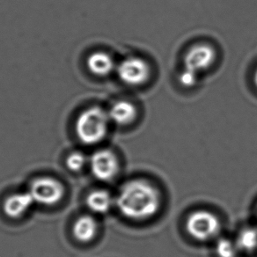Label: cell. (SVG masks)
<instances>
[{
  "label": "cell",
  "instance_id": "1",
  "mask_svg": "<svg viewBox=\"0 0 257 257\" xmlns=\"http://www.w3.org/2000/svg\"><path fill=\"white\" fill-rule=\"evenodd\" d=\"M161 204V194L157 188L142 179L126 182L115 198L121 215L137 221L153 218L157 214Z\"/></svg>",
  "mask_w": 257,
  "mask_h": 257
},
{
  "label": "cell",
  "instance_id": "2",
  "mask_svg": "<svg viewBox=\"0 0 257 257\" xmlns=\"http://www.w3.org/2000/svg\"><path fill=\"white\" fill-rule=\"evenodd\" d=\"M110 122L107 111L99 107H89L77 119L76 134L82 143L95 145L104 140Z\"/></svg>",
  "mask_w": 257,
  "mask_h": 257
},
{
  "label": "cell",
  "instance_id": "3",
  "mask_svg": "<svg viewBox=\"0 0 257 257\" xmlns=\"http://www.w3.org/2000/svg\"><path fill=\"white\" fill-rule=\"evenodd\" d=\"M186 230L193 239L209 241L218 237L221 223L218 217L210 211H194L186 221Z\"/></svg>",
  "mask_w": 257,
  "mask_h": 257
},
{
  "label": "cell",
  "instance_id": "4",
  "mask_svg": "<svg viewBox=\"0 0 257 257\" xmlns=\"http://www.w3.org/2000/svg\"><path fill=\"white\" fill-rule=\"evenodd\" d=\"M29 191L36 204L52 206L64 198L65 189L57 179L40 177L33 181Z\"/></svg>",
  "mask_w": 257,
  "mask_h": 257
},
{
  "label": "cell",
  "instance_id": "5",
  "mask_svg": "<svg viewBox=\"0 0 257 257\" xmlns=\"http://www.w3.org/2000/svg\"><path fill=\"white\" fill-rule=\"evenodd\" d=\"M118 77L128 86L144 85L150 79L151 69L143 58L131 57L121 61L116 67Z\"/></svg>",
  "mask_w": 257,
  "mask_h": 257
},
{
  "label": "cell",
  "instance_id": "6",
  "mask_svg": "<svg viewBox=\"0 0 257 257\" xmlns=\"http://www.w3.org/2000/svg\"><path fill=\"white\" fill-rule=\"evenodd\" d=\"M216 60L214 48L206 43L196 44L186 52L183 57L184 69L199 75L211 68Z\"/></svg>",
  "mask_w": 257,
  "mask_h": 257
},
{
  "label": "cell",
  "instance_id": "7",
  "mask_svg": "<svg viewBox=\"0 0 257 257\" xmlns=\"http://www.w3.org/2000/svg\"><path fill=\"white\" fill-rule=\"evenodd\" d=\"M89 163L93 176L102 182L113 180L117 175L120 168L116 155L107 149L93 153Z\"/></svg>",
  "mask_w": 257,
  "mask_h": 257
},
{
  "label": "cell",
  "instance_id": "8",
  "mask_svg": "<svg viewBox=\"0 0 257 257\" xmlns=\"http://www.w3.org/2000/svg\"><path fill=\"white\" fill-rule=\"evenodd\" d=\"M34 204L36 203L29 191L15 193L5 199L3 211L8 218H21L30 210Z\"/></svg>",
  "mask_w": 257,
  "mask_h": 257
},
{
  "label": "cell",
  "instance_id": "9",
  "mask_svg": "<svg viewBox=\"0 0 257 257\" xmlns=\"http://www.w3.org/2000/svg\"><path fill=\"white\" fill-rule=\"evenodd\" d=\"M107 114L112 122L119 126H127L136 120L138 111L132 102L119 100L111 106Z\"/></svg>",
  "mask_w": 257,
  "mask_h": 257
},
{
  "label": "cell",
  "instance_id": "10",
  "mask_svg": "<svg viewBox=\"0 0 257 257\" xmlns=\"http://www.w3.org/2000/svg\"><path fill=\"white\" fill-rule=\"evenodd\" d=\"M87 67L94 75L105 77L116 69L115 62L109 54L97 51L91 54L87 59Z\"/></svg>",
  "mask_w": 257,
  "mask_h": 257
},
{
  "label": "cell",
  "instance_id": "11",
  "mask_svg": "<svg viewBox=\"0 0 257 257\" xmlns=\"http://www.w3.org/2000/svg\"><path fill=\"white\" fill-rule=\"evenodd\" d=\"M98 232L96 220L88 215H84L76 220L72 233L75 239L81 243L91 242Z\"/></svg>",
  "mask_w": 257,
  "mask_h": 257
},
{
  "label": "cell",
  "instance_id": "12",
  "mask_svg": "<svg viewBox=\"0 0 257 257\" xmlns=\"http://www.w3.org/2000/svg\"><path fill=\"white\" fill-rule=\"evenodd\" d=\"M114 200L110 193L104 189H96L88 194L86 205L91 211L96 214H105L113 207Z\"/></svg>",
  "mask_w": 257,
  "mask_h": 257
},
{
  "label": "cell",
  "instance_id": "13",
  "mask_svg": "<svg viewBox=\"0 0 257 257\" xmlns=\"http://www.w3.org/2000/svg\"><path fill=\"white\" fill-rule=\"evenodd\" d=\"M239 251L251 253L257 249V228L245 227L243 228L235 239Z\"/></svg>",
  "mask_w": 257,
  "mask_h": 257
},
{
  "label": "cell",
  "instance_id": "14",
  "mask_svg": "<svg viewBox=\"0 0 257 257\" xmlns=\"http://www.w3.org/2000/svg\"><path fill=\"white\" fill-rule=\"evenodd\" d=\"M218 257H236L239 253V247L235 240L229 238H220L215 246Z\"/></svg>",
  "mask_w": 257,
  "mask_h": 257
},
{
  "label": "cell",
  "instance_id": "15",
  "mask_svg": "<svg viewBox=\"0 0 257 257\" xmlns=\"http://www.w3.org/2000/svg\"><path fill=\"white\" fill-rule=\"evenodd\" d=\"M65 163L71 171L79 172L85 168V166L87 163V159L85 154L77 151L69 154L66 158Z\"/></svg>",
  "mask_w": 257,
  "mask_h": 257
},
{
  "label": "cell",
  "instance_id": "16",
  "mask_svg": "<svg viewBox=\"0 0 257 257\" xmlns=\"http://www.w3.org/2000/svg\"><path fill=\"white\" fill-rule=\"evenodd\" d=\"M198 79V75L194 73V72L188 71L186 69H183V71L181 72V74L179 76V80L182 86L185 87H193L196 86Z\"/></svg>",
  "mask_w": 257,
  "mask_h": 257
},
{
  "label": "cell",
  "instance_id": "17",
  "mask_svg": "<svg viewBox=\"0 0 257 257\" xmlns=\"http://www.w3.org/2000/svg\"><path fill=\"white\" fill-rule=\"evenodd\" d=\"M253 81H254V84H255V86H256L257 87V69L255 70L254 76H253Z\"/></svg>",
  "mask_w": 257,
  "mask_h": 257
}]
</instances>
